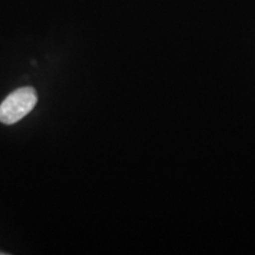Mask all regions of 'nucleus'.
<instances>
[{
    "label": "nucleus",
    "instance_id": "1",
    "mask_svg": "<svg viewBox=\"0 0 255 255\" xmlns=\"http://www.w3.org/2000/svg\"><path fill=\"white\" fill-rule=\"evenodd\" d=\"M38 101L33 88L25 87L14 90L0 104V122L13 124L31 113Z\"/></svg>",
    "mask_w": 255,
    "mask_h": 255
},
{
    "label": "nucleus",
    "instance_id": "2",
    "mask_svg": "<svg viewBox=\"0 0 255 255\" xmlns=\"http://www.w3.org/2000/svg\"><path fill=\"white\" fill-rule=\"evenodd\" d=\"M7 253H1V252H0V255H6Z\"/></svg>",
    "mask_w": 255,
    "mask_h": 255
}]
</instances>
